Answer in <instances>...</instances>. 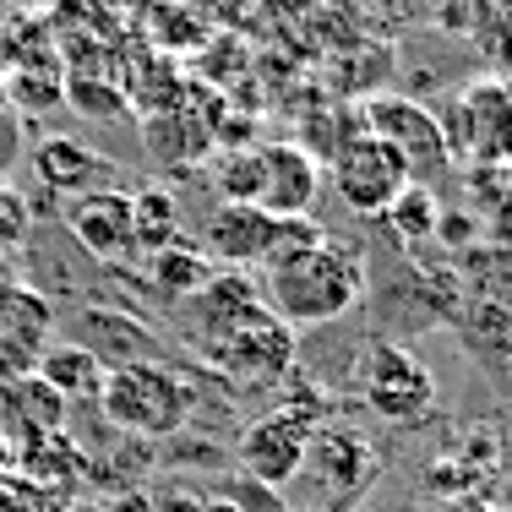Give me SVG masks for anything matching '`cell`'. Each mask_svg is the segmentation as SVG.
Instances as JSON below:
<instances>
[{
	"label": "cell",
	"instance_id": "1",
	"mask_svg": "<svg viewBox=\"0 0 512 512\" xmlns=\"http://www.w3.org/2000/svg\"><path fill=\"white\" fill-rule=\"evenodd\" d=\"M365 300V262L360 251L338 246V240H316V246L278 256L262 267V306L284 327H333Z\"/></svg>",
	"mask_w": 512,
	"mask_h": 512
},
{
	"label": "cell",
	"instance_id": "2",
	"mask_svg": "<svg viewBox=\"0 0 512 512\" xmlns=\"http://www.w3.org/2000/svg\"><path fill=\"white\" fill-rule=\"evenodd\" d=\"M99 414L115 431L137 436V442H164V436H180L197 414V387L180 365L169 360H131L104 371L99 387Z\"/></svg>",
	"mask_w": 512,
	"mask_h": 512
},
{
	"label": "cell",
	"instance_id": "3",
	"mask_svg": "<svg viewBox=\"0 0 512 512\" xmlns=\"http://www.w3.org/2000/svg\"><path fill=\"white\" fill-rule=\"evenodd\" d=\"M295 360H300V338L295 327H284L267 306H256L251 316H240L224 338L202 349V365L240 387H278L295 376Z\"/></svg>",
	"mask_w": 512,
	"mask_h": 512
},
{
	"label": "cell",
	"instance_id": "4",
	"mask_svg": "<svg viewBox=\"0 0 512 512\" xmlns=\"http://www.w3.org/2000/svg\"><path fill=\"white\" fill-rule=\"evenodd\" d=\"M316 425H322L316 398H289V404L256 414L246 431H240V442H235L240 474H251L256 485H267V491L295 485V474H300V463H306V447H311Z\"/></svg>",
	"mask_w": 512,
	"mask_h": 512
},
{
	"label": "cell",
	"instance_id": "5",
	"mask_svg": "<svg viewBox=\"0 0 512 512\" xmlns=\"http://www.w3.org/2000/svg\"><path fill=\"white\" fill-rule=\"evenodd\" d=\"M355 387L365 409L387 425H420L436 414V376L425 371L420 355H409L404 344H387V338H376L360 355Z\"/></svg>",
	"mask_w": 512,
	"mask_h": 512
},
{
	"label": "cell",
	"instance_id": "6",
	"mask_svg": "<svg viewBox=\"0 0 512 512\" xmlns=\"http://www.w3.org/2000/svg\"><path fill=\"white\" fill-rule=\"evenodd\" d=\"M327 180H333L338 202L360 218H382L387 202L409 186V164L393 142H382L376 131H355L349 142H338V153L327 158Z\"/></svg>",
	"mask_w": 512,
	"mask_h": 512
},
{
	"label": "cell",
	"instance_id": "7",
	"mask_svg": "<svg viewBox=\"0 0 512 512\" xmlns=\"http://www.w3.org/2000/svg\"><path fill=\"white\" fill-rule=\"evenodd\" d=\"M376 474H382V453L365 442L355 425H316L306 463H300L295 480H311L322 502L344 507V502H360V496L371 491Z\"/></svg>",
	"mask_w": 512,
	"mask_h": 512
},
{
	"label": "cell",
	"instance_id": "8",
	"mask_svg": "<svg viewBox=\"0 0 512 512\" xmlns=\"http://www.w3.org/2000/svg\"><path fill=\"white\" fill-rule=\"evenodd\" d=\"M360 120H365V131H376L382 142H393L404 153L409 180H420V186H425V175H442L453 164V148H447V131L436 109H425L414 99H371L360 109Z\"/></svg>",
	"mask_w": 512,
	"mask_h": 512
},
{
	"label": "cell",
	"instance_id": "9",
	"mask_svg": "<svg viewBox=\"0 0 512 512\" xmlns=\"http://www.w3.org/2000/svg\"><path fill=\"white\" fill-rule=\"evenodd\" d=\"M442 131L453 158L474 153L485 164H512V88L507 82H474L453 104V115H442Z\"/></svg>",
	"mask_w": 512,
	"mask_h": 512
},
{
	"label": "cell",
	"instance_id": "10",
	"mask_svg": "<svg viewBox=\"0 0 512 512\" xmlns=\"http://www.w3.org/2000/svg\"><path fill=\"white\" fill-rule=\"evenodd\" d=\"M60 224H66L71 246L88 251L93 262H131L137 256V235H131V191H88V197H71L60 207Z\"/></svg>",
	"mask_w": 512,
	"mask_h": 512
},
{
	"label": "cell",
	"instance_id": "11",
	"mask_svg": "<svg viewBox=\"0 0 512 512\" xmlns=\"http://www.w3.org/2000/svg\"><path fill=\"white\" fill-rule=\"evenodd\" d=\"M50 327H55L50 300L0 273V382H17L39 365V355L50 349Z\"/></svg>",
	"mask_w": 512,
	"mask_h": 512
},
{
	"label": "cell",
	"instance_id": "12",
	"mask_svg": "<svg viewBox=\"0 0 512 512\" xmlns=\"http://www.w3.org/2000/svg\"><path fill=\"white\" fill-rule=\"evenodd\" d=\"M273 235H278V218L262 213L256 202H218L202 224L197 251L213 267L246 273V267H262L267 256H273Z\"/></svg>",
	"mask_w": 512,
	"mask_h": 512
},
{
	"label": "cell",
	"instance_id": "13",
	"mask_svg": "<svg viewBox=\"0 0 512 512\" xmlns=\"http://www.w3.org/2000/svg\"><path fill=\"white\" fill-rule=\"evenodd\" d=\"M256 306H262V289H256V278H251V273H229V267H224V273H213L191 300H180L175 316L186 322V327H180V333H186V344L202 355L213 338H224L229 327H235L240 316H251Z\"/></svg>",
	"mask_w": 512,
	"mask_h": 512
},
{
	"label": "cell",
	"instance_id": "14",
	"mask_svg": "<svg viewBox=\"0 0 512 512\" xmlns=\"http://www.w3.org/2000/svg\"><path fill=\"white\" fill-rule=\"evenodd\" d=\"M322 191V158L306 142H267L262 148V197L256 207L273 218H306Z\"/></svg>",
	"mask_w": 512,
	"mask_h": 512
},
{
	"label": "cell",
	"instance_id": "15",
	"mask_svg": "<svg viewBox=\"0 0 512 512\" xmlns=\"http://www.w3.org/2000/svg\"><path fill=\"white\" fill-rule=\"evenodd\" d=\"M33 175H39V186L50 191V197L71 202V197H88V191H104L109 175H115V164L77 137H39V148H33Z\"/></svg>",
	"mask_w": 512,
	"mask_h": 512
},
{
	"label": "cell",
	"instance_id": "16",
	"mask_svg": "<svg viewBox=\"0 0 512 512\" xmlns=\"http://www.w3.org/2000/svg\"><path fill=\"white\" fill-rule=\"evenodd\" d=\"M11 474L77 502V491L88 485V453H82V442L71 431H50V436H33V442L11 447Z\"/></svg>",
	"mask_w": 512,
	"mask_h": 512
},
{
	"label": "cell",
	"instance_id": "17",
	"mask_svg": "<svg viewBox=\"0 0 512 512\" xmlns=\"http://www.w3.org/2000/svg\"><path fill=\"white\" fill-rule=\"evenodd\" d=\"M77 327H82L77 344L88 349V355L99 360L104 371L131 365V360H158V349H164L153 327H142L131 311H115V306H82Z\"/></svg>",
	"mask_w": 512,
	"mask_h": 512
},
{
	"label": "cell",
	"instance_id": "18",
	"mask_svg": "<svg viewBox=\"0 0 512 512\" xmlns=\"http://www.w3.org/2000/svg\"><path fill=\"white\" fill-rule=\"evenodd\" d=\"M66 414H71V404L44 376L28 371L17 382H0V431H6L11 447L33 442V436H50V431H66Z\"/></svg>",
	"mask_w": 512,
	"mask_h": 512
},
{
	"label": "cell",
	"instance_id": "19",
	"mask_svg": "<svg viewBox=\"0 0 512 512\" xmlns=\"http://www.w3.org/2000/svg\"><path fill=\"white\" fill-rule=\"evenodd\" d=\"M213 278V262L191 246V240H169L164 251L148 256V295L164 300V306H180V300H191L197 289Z\"/></svg>",
	"mask_w": 512,
	"mask_h": 512
},
{
	"label": "cell",
	"instance_id": "20",
	"mask_svg": "<svg viewBox=\"0 0 512 512\" xmlns=\"http://www.w3.org/2000/svg\"><path fill=\"white\" fill-rule=\"evenodd\" d=\"M33 376H44L66 404H77V398H99V387H104V365L93 360L82 344H50L39 355V365H33Z\"/></svg>",
	"mask_w": 512,
	"mask_h": 512
},
{
	"label": "cell",
	"instance_id": "21",
	"mask_svg": "<svg viewBox=\"0 0 512 512\" xmlns=\"http://www.w3.org/2000/svg\"><path fill=\"white\" fill-rule=\"evenodd\" d=\"M131 235H137V251H164L169 240H180V202L169 186H142L131 191Z\"/></svg>",
	"mask_w": 512,
	"mask_h": 512
},
{
	"label": "cell",
	"instance_id": "22",
	"mask_svg": "<svg viewBox=\"0 0 512 512\" xmlns=\"http://www.w3.org/2000/svg\"><path fill=\"white\" fill-rule=\"evenodd\" d=\"M387 229H393L404 246H420V240H436V224H442V207H436V191L409 180L393 202H387Z\"/></svg>",
	"mask_w": 512,
	"mask_h": 512
},
{
	"label": "cell",
	"instance_id": "23",
	"mask_svg": "<svg viewBox=\"0 0 512 512\" xmlns=\"http://www.w3.org/2000/svg\"><path fill=\"white\" fill-rule=\"evenodd\" d=\"M6 99L17 109H60V104H66V66H60V55L11 71V77H6Z\"/></svg>",
	"mask_w": 512,
	"mask_h": 512
},
{
	"label": "cell",
	"instance_id": "24",
	"mask_svg": "<svg viewBox=\"0 0 512 512\" xmlns=\"http://www.w3.org/2000/svg\"><path fill=\"white\" fill-rule=\"evenodd\" d=\"M213 191L224 202L262 197V148H224L213 158Z\"/></svg>",
	"mask_w": 512,
	"mask_h": 512
},
{
	"label": "cell",
	"instance_id": "25",
	"mask_svg": "<svg viewBox=\"0 0 512 512\" xmlns=\"http://www.w3.org/2000/svg\"><path fill=\"white\" fill-rule=\"evenodd\" d=\"M66 104L77 115L115 120V115H126V82L120 77H66Z\"/></svg>",
	"mask_w": 512,
	"mask_h": 512
},
{
	"label": "cell",
	"instance_id": "26",
	"mask_svg": "<svg viewBox=\"0 0 512 512\" xmlns=\"http://www.w3.org/2000/svg\"><path fill=\"white\" fill-rule=\"evenodd\" d=\"M33 240V202L11 180H0V251H22Z\"/></svg>",
	"mask_w": 512,
	"mask_h": 512
},
{
	"label": "cell",
	"instance_id": "27",
	"mask_svg": "<svg viewBox=\"0 0 512 512\" xmlns=\"http://www.w3.org/2000/svg\"><path fill=\"white\" fill-rule=\"evenodd\" d=\"M0 512H71V502L33 480H22V474H6L0 480Z\"/></svg>",
	"mask_w": 512,
	"mask_h": 512
},
{
	"label": "cell",
	"instance_id": "28",
	"mask_svg": "<svg viewBox=\"0 0 512 512\" xmlns=\"http://www.w3.org/2000/svg\"><path fill=\"white\" fill-rule=\"evenodd\" d=\"M218 496H224L235 512H284L278 507V491H267V485H256L251 474H240V480H224L218 485Z\"/></svg>",
	"mask_w": 512,
	"mask_h": 512
},
{
	"label": "cell",
	"instance_id": "29",
	"mask_svg": "<svg viewBox=\"0 0 512 512\" xmlns=\"http://www.w3.org/2000/svg\"><path fill=\"white\" fill-rule=\"evenodd\" d=\"M153 512H202V496L186 491V485H175V491H158L153 496Z\"/></svg>",
	"mask_w": 512,
	"mask_h": 512
},
{
	"label": "cell",
	"instance_id": "30",
	"mask_svg": "<svg viewBox=\"0 0 512 512\" xmlns=\"http://www.w3.org/2000/svg\"><path fill=\"white\" fill-rule=\"evenodd\" d=\"M6 169H11V131H0V180H6Z\"/></svg>",
	"mask_w": 512,
	"mask_h": 512
},
{
	"label": "cell",
	"instance_id": "31",
	"mask_svg": "<svg viewBox=\"0 0 512 512\" xmlns=\"http://www.w3.org/2000/svg\"><path fill=\"white\" fill-rule=\"evenodd\" d=\"M11 474V442H6V431H0V480Z\"/></svg>",
	"mask_w": 512,
	"mask_h": 512
},
{
	"label": "cell",
	"instance_id": "32",
	"mask_svg": "<svg viewBox=\"0 0 512 512\" xmlns=\"http://www.w3.org/2000/svg\"><path fill=\"white\" fill-rule=\"evenodd\" d=\"M71 512H104V502H71Z\"/></svg>",
	"mask_w": 512,
	"mask_h": 512
}]
</instances>
